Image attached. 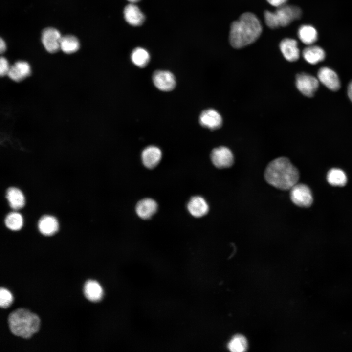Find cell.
Masks as SVG:
<instances>
[{
    "mask_svg": "<svg viewBox=\"0 0 352 352\" xmlns=\"http://www.w3.org/2000/svg\"><path fill=\"white\" fill-rule=\"evenodd\" d=\"M262 26L255 15L245 12L230 26L229 41L235 48H241L255 42L261 35Z\"/></svg>",
    "mask_w": 352,
    "mask_h": 352,
    "instance_id": "6da1fadb",
    "label": "cell"
},
{
    "mask_svg": "<svg viewBox=\"0 0 352 352\" xmlns=\"http://www.w3.org/2000/svg\"><path fill=\"white\" fill-rule=\"evenodd\" d=\"M264 176L268 184L283 190H290L299 178L297 168L284 157L271 161L265 169Z\"/></svg>",
    "mask_w": 352,
    "mask_h": 352,
    "instance_id": "7a4b0ae2",
    "label": "cell"
},
{
    "mask_svg": "<svg viewBox=\"0 0 352 352\" xmlns=\"http://www.w3.org/2000/svg\"><path fill=\"white\" fill-rule=\"evenodd\" d=\"M40 322L36 314L25 308H19L13 311L8 319L11 332L24 338L31 337L38 331Z\"/></svg>",
    "mask_w": 352,
    "mask_h": 352,
    "instance_id": "3957f363",
    "label": "cell"
},
{
    "mask_svg": "<svg viewBox=\"0 0 352 352\" xmlns=\"http://www.w3.org/2000/svg\"><path fill=\"white\" fill-rule=\"evenodd\" d=\"M302 11L299 7L285 4L277 7L274 12L265 11L264 13L266 24L273 29L286 26L300 19Z\"/></svg>",
    "mask_w": 352,
    "mask_h": 352,
    "instance_id": "277c9868",
    "label": "cell"
},
{
    "mask_svg": "<svg viewBox=\"0 0 352 352\" xmlns=\"http://www.w3.org/2000/svg\"><path fill=\"white\" fill-rule=\"evenodd\" d=\"M290 198L293 203L302 207L310 206L313 197L310 188L304 184H296L290 189Z\"/></svg>",
    "mask_w": 352,
    "mask_h": 352,
    "instance_id": "5b68a950",
    "label": "cell"
},
{
    "mask_svg": "<svg viewBox=\"0 0 352 352\" xmlns=\"http://www.w3.org/2000/svg\"><path fill=\"white\" fill-rule=\"evenodd\" d=\"M296 86L303 95L311 97L318 88L319 80L310 74L301 73L296 76Z\"/></svg>",
    "mask_w": 352,
    "mask_h": 352,
    "instance_id": "8992f818",
    "label": "cell"
},
{
    "mask_svg": "<svg viewBox=\"0 0 352 352\" xmlns=\"http://www.w3.org/2000/svg\"><path fill=\"white\" fill-rule=\"evenodd\" d=\"M211 159L213 165L219 169L231 167L234 160L232 152L225 146L214 149L211 154Z\"/></svg>",
    "mask_w": 352,
    "mask_h": 352,
    "instance_id": "52a82bcc",
    "label": "cell"
},
{
    "mask_svg": "<svg viewBox=\"0 0 352 352\" xmlns=\"http://www.w3.org/2000/svg\"><path fill=\"white\" fill-rule=\"evenodd\" d=\"M61 38V35L58 30L48 27L43 31L41 40L46 50L49 53H54L60 49Z\"/></svg>",
    "mask_w": 352,
    "mask_h": 352,
    "instance_id": "ba28073f",
    "label": "cell"
},
{
    "mask_svg": "<svg viewBox=\"0 0 352 352\" xmlns=\"http://www.w3.org/2000/svg\"><path fill=\"white\" fill-rule=\"evenodd\" d=\"M153 81L155 86L163 91H171L176 86L175 77L168 71H155L153 75Z\"/></svg>",
    "mask_w": 352,
    "mask_h": 352,
    "instance_id": "9c48e42d",
    "label": "cell"
},
{
    "mask_svg": "<svg viewBox=\"0 0 352 352\" xmlns=\"http://www.w3.org/2000/svg\"><path fill=\"white\" fill-rule=\"evenodd\" d=\"M318 79L322 84L332 91H337L340 88V82L337 73L331 68L322 67L317 74Z\"/></svg>",
    "mask_w": 352,
    "mask_h": 352,
    "instance_id": "30bf717a",
    "label": "cell"
},
{
    "mask_svg": "<svg viewBox=\"0 0 352 352\" xmlns=\"http://www.w3.org/2000/svg\"><path fill=\"white\" fill-rule=\"evenodd\" d=\"M200 125L210 130L220 128L222 124V119L220 114L213 109L203 111L199 116Z\"/></svg>",
    "mask_w": 352,
    "mask_h": 352,
    "instance_id": "8fae6325",
    "label": "cell"
},
{
    "mask_svg": "<svg viewBox=\"0 0 352 352\" xmlns=\"http://www.w3.org/2000/svg\"><path fill=\"white\" fill-rule=\"evenodd\" d=\"M280 49L284 58L289 62H294L300 57L297 42L294 39L285 38L280 43Z\"/></svg>",
    "mask_w": 352,
    "mask_h": 352,
    "instance_id": "7c38bea8",
    "label": "cell"
},
{
    "mask_svg": "<svg viewBox=\"0 0 352 352\" xmlns=\"http://www.w3.org/2000/svg\"><path fill=\"white\" fill-rule=\"evenodd\" d=\"M162 157L160 149L154 146L145 148L142 152L141 158L144 165L150 169L154 168L159 163Z\"/></svg>",
    "mask_w": 352,
    "mask_h": 352,
    "instance_id": "4fadbf2b",
    "label": "cell"
},
{
    "mask_svg": "<svg viewBox=\"0 0 352 352\" xmlns=\"http://www.w3.org/2000/svg\"><path fill=\"white\" fill-rule=\"evenodd\" d=\"M123 13L126 21L132 26L141 25L144 22V15L134 3H130L127 5L124 9Z\"/></svg>",
    "mask_w": 352,
    "mask_h": 352,
    "instance_id": "5bb4252c",
    "label": "cell"
},
{
    "mask_svg": "<svg viewBox=\"0 0 352 352\" xmlns=\"http://www.w3.org/2000/svg\"><path fill=\"white\" fill-rule=\"evenodd\" d=\"M31 73L29 64L23 61L16 62L10 68L7 75L12 80L20 82L28 77Z\"/></svg>",
    "mask_w": 352,
    "mask_h": 352,
    "instance_id": "9a60e30c",
    "label": "cell"
},
{
    "mask_svg": "<svg viewBox=\"0 0 352 352\" xmlns=\"http://www.w3.org/2000/svg\"><path fill=\"white\" fill-rule=\"evenodd\" d=\"M187 209L194 217L199 218L206 215L209 211V206L206 200L200 196H194L189 201Z\"/></svg>",
    "mask_w": 352,
    "mask_h": 352,
    "instance_id": "2e32d148",
    "label": "cell"
},
{
    "mask_svg": "<svg viewBox=\"0 0 352 352\" xmlns=\"http://www.w3.org/2000/svg\"><path fill=\"white\" fill-rule=\"evenodd\" d=\"M157 204L152 198H146L140 200L136 204L135 210L141 219L150 218L157 211Z\"/></svg>",
    "mask_w": 352,
    "mask_h": 352,
    "instance_id": "e0dca14e",
    "label": "cell"
},
{
    "mask_svg": "<svg viewBox=\"0 0 352 352\" xmlns=\"http://www.w3.org/2000/svg\"><path fill=\"white\" fill-rule=\"evenodd\" d=\"M302 55L305 60L308 63L315 65L323 61L326 54L322 47L311 44L308 45L304 49Z\"/></svg>",
    "mask_w": 352,
    "mask_h": 352,
    "instance_id": "ac0fdd59",
    "label": "cell"
},
{
    "mask_svg": "<svg viewBox=\"0 0 352 352\" xmlns=\"http://www.w3.org/2000/svg\"><path fill=\"white\" fill-rule=\"evenodd\" d=\"M58 228L59 224L57 219L52 216H44L39 220V230L44 235H53L58 231Z\"/></svg>",
    "mask_w": 352,
    "mask_h": 352,
    "instance_id": "d6986e66",
    "label": "cell"
},
{
    "mask_svg": "<svg viewBox=\"0 0 352 352\" xmlns=\"http://www.w3.org/2000/svg\"><path fill=\"white\" fill-rule=\"evenodd\" d=\"M85 297L92 302H98L102 299L103 291L101 285L96 281L89 280L84 285Z\"/></svg>",
    "mask_w": 352,
    "mask_h": 352,
    "instance_id": "ffe728a7",
    "label": "cell"
},
{
    "mask_svg": "<svg viewBox=\"0 0 352 352\" xmlns=\"http://www.w3.org/2000/svg\"><path fill=\"white\" fill-rule=\"evenodd\" d=\"M297 34L300 40L307 45L313 44L318 39L317 30L309 24L301 26L298 30Z\"/></svg>",
    "mask_w": 352,
    "mask_h": 352,
    "instance_id": "44dd1931",
    "label": "cell"
},
{
    "mask_svg": "<svg viewBox=\"0 0 352 352\" xmlns=\"http://www.w3.org/2000/svg\"><path fill=\"white\" fill-rule=\"evenodd\" d=\"M6 197L10 207L14 210L22 208L25 204L23 194L17 188H9L6 191Z\"/></svg>",
    "mask_w": 352,
    "mask_h": 352,
    "instance_id": "7402d4cb",
    "label": "cell"
},
{
    "mask_svg": "<svg viewBox=\"0 0 352 352\" xmlns=\"http://www.w3.org/2000/svg\"><path fill=\"white\" fill-rule=\"evenodd\" d=\"M60 49L66 54H71L76 52L80 47L78 39L72 35H66L62 37Z\"/></svg>",
    "mask_w": 352,
    "mask_h": 352,
    "instance_id": "603a6c76",
    "label": "cell"
},
{
    "mask_svg": "<svg viewBox=\"0 0 352 352\" xmlns=\"http://www.w3.org/2000/svg\"><path fill=\"white\" fill-rule=\"evenodd\" d=\"M327 179L331 185L343 186L347 181V176L342 170L338 168L330 169L327 174Z\"/></svg>",
    "mask_w": 352,
    "mask_h": 352,
    "instance_id": "cb8c5ba5",
    "label": "cell"
},
{
    "mask_svg": "<svg viewBox=\"0 0 352 352\" xmlns=\"http://www.w3.org/2000/svg\"><path fill=\"white\" fill-rule=\"evenodd\" d=\"M131 58L132 62L139 67H145L149 62L150 54L145 49L136 47L132 52Z\"/></svg>",
    "mask_w": 352,
    "mask_h": 352,
    "instance_id": "d4e9b609",
    "label": "cell"
},
{
    "mask_svg": "<svg viewBox=\"0 0 352 352\" xmlns=\"http://www.w3.org/2000/svg\"><path fill=\"white\" fill-rule=\"evenodd\" d=\"M5 224L9 229L13 231L20 230L23 225V219L18 212L9 213L5 219Z\"/></svg>",
    "mask_w": 352,
    "mask_h": 352,
    "instance_id": "484cf974",
    "label": "cell"
},
{
    "mask_svg": "<svg viewBox=\"0 0 352 352\" xmlns=\"http://www.w3.org/2000/svg\"><path fill=\"white\" fill-rule=\"evenodd\" d=\"M247 341L242 335H235L228 344V348L233 352H242L247 348Z\"/></svg>",
    "mask_w": 352,
    "mask_h": 352,
    "instance_id": "4316f807",
    "label": "cell"
},
{
    "mask_svg": "<svg viewBox=\"0 0 352 352\" xmlns=\"http://www.w3.org/2000/svg\"><path fill=\"white\" fill-rule=\"evenodd\" d=\"M13 302V296L10 292L4 288L0 290V306L2 308L9 307Z\"/></svg>",
    "mask_w": 352,
    "mask_h": 352,
    "instance_id": "83f0119b",
    "label": "cell"
},
{
    "mask_svg": "<svg viewBox=\"0 0 352 352\" xmlns=\"http://www.w3.org/2000/svg\"><path fill=\"white\" fill-rule=\"evenodd\" d=\"M10 66L9 65L7 59L4 57H1L0 59V75L1 76H4L7 75Z\"/></svg>",
    "mask_w": 352,
    "mask_h": 352,
    "instance_id": "f1b7e54d",
    "label": "cell"
},
{
    "mask_svg": "<svg viewBox=\"0 0 352 352\" xmlns=\"http://www.w3.org/2000/svg\"><path fill=\"white\" fill-rule=\"evenodd\" d=\"M271 5L279 7L285 4L287 0H266Z\"/></svg>",
    "mask_w": 352,
    "mask_h": 352,
    "instance_id": "f546056e",
    "label": "cell"
},
{
    "mask_svg": "<svg viewBox=\"0 0 352 352\" xmlns=\"http://www.w3.org/2000/svg\"><path fill=\"white\" fill-rule=\"evenodd\" d=\"M6 48V44L4 42V41L2 39L0 38V52L1 53H3Z\"/></svg>",
    "mask_w": 352,
    "mask_h": 352,
    "instance_id": "4dcf8cb0",
    "label": "cell"
},
{
    "mask_svg": "<svg viewBox=\"0 0 352 352\" xmlns=\"http://www.w3.org/2000/svg\"><path fill=\"white\" fill-rule=\"evenodd\" d=\"M348 96L351 100V101L352 102V81L349 83V86L348 87Z\"/></svg>",
    "mask_w": 352,
    "mask_h": 352,
    "instance_id": "1f68e13d",
    "label": "cell"
},
{
    "mask_svg": "<svg viewBox=\"0 0 352 352\" xmlns=\"http://www.w3.org/2000/svg\"><path fill=\"white\" fill-rule=\"evenodd\" d=\"M127 0L128 1H129L130 3H135L140 1V0Z\"/></svg>",
    "mask_w": 352,
    "mask_h": 352,
    "instance_id": "d6a6232c",
    "label": "cell"
}]
</instances>
